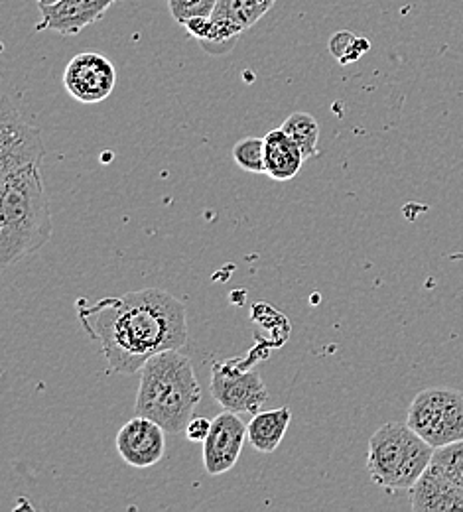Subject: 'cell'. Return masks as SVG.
I'll return each mask as SVG.
<instances>
[{
	"mask_svg": "<svg viewBox=\"0 0 463 512\" xmlns=\"http://www.w3.org/2000/svg\"><path fill=\"white\" fill-rule=\"evenodd\" d=\"M77 318L95 339L109 373L134 375L154 355L188 341L186 308L166 290L148 288L99 302H77Z\"/></svg>",
	"mask_w": 463,
	"mask_h": 512,
	"instance_id": "obj_1",
	"label": "cell"
},
{
	"mask_svg": "<svg viewBox=\"0 0 463 512\" xmlns=\"http://www.w3.org/2000/svg\"><path fill=\"white\" fill-rule=\"evenodd\" d=\"M52 211L38 166L0 178V264L2 268L38 253L52 239Z\"/></svg>",
	"mask_w": 463,
	"mask_h": 512,
	"instance_id": "obj_2",
	"label": "cell"
},
{
	"mask_svg": "<svg viewBox=\"0 0 463 512\" xmlns=\"http://www.w3.org/2000/svg\"><path fill=\"white\" fill-rule=\"evenodd\" d=\"M201 402L194 365L180 349L148 359L140 369L134 414L158 422L168 434H182Z\"/></svg>",
	"mask_w": 463,
	"mask_h": 512,
	"instance_id": "obj_3",
	"label": "cell"
},
{
	"mask_svg": "<svg viewBox=\"0 0 463 512\" xmlns=\"http://www.w3.org/2000/svg\"><path fill=\"white\" fill-rule=\"evenodd\" d=\"M434 451L408 424L389 422L369 440V477L387 491H410L430 467Z\"/></svg>",
	"mask_w": 463,
	"mask_h": 512,
	"instance_id": "obj_4",
	"label": "cell"
},
{
	"mask_svg": "<svg viewBox=\"0 0 463 512\" xmlns=\"http://www.w3.org/2000/svg\"><path fill=\"white\" fill-rule=\"evenodd\" d=\"M406 424L432 448L463 440V392L426 388L414 396Z\"/></svg>",
	"mask_w": 463,
	"mask_h": 512,
	"instance_id": "obj_5",
	"label": "cell"
},
{
	"mask_svg": "<svg viewBox=\"0 0 463 512\" xmlns=\"http://www.w3.org/2000/svg\"><path fill=\"white\" fill-rule=\"evenodd\" d=\"M209 390L215 402L235 414H257L268 402V388L261 373L243 361L215 363Z\"/></svg>",
	"mask_w": 463,
	"mask_h": 512,
	"instance_id": "obj_6",
	"label": "cell"
},
{
	"mask_svg": "<svg viewBox=\"0 0 463 512\" xmlns=\"http://www.w3.org/2000/svg\"><path fill=\"white\" fill-rule=\"evenodd\" d=\"M44 158L46 146L40 128L4 97L0 111V178L30 166L42 168Z\"/></svg>",
	"mask_w": 463,
	"mask_h": 512,
	"instance_id": "obj_7",
	"label": "cell"
},
{
	"mask_svg": "<svg viewBox=\"0 0 463 512\" xmlns=\"http://www.w3.org/2000/svg\"><path fill=\"white\" fill-rule=\"evenodd\" d=\"M276 0H217L211 30L199 46L211 56L229 54L241 36L251 30Z\"/></svg>",
	"mask_w": 463,
	"mask_h": 512,
	"instance_id": "obj_8",
	"label": "cell"
},
{
	"mask_svg": "<svg viewBox=\"0 0 463 512\" xmlns=\"http://www.w3.org/2000/svg\"><path fill=\"white\" fill-rule=\"evenodd\" d=\"M62 83L67 93L83 105H95L111 97L117 85V69L113 62L95 52H83L71 58Z\"/></svg>",
	"mask_w": 463,
	"mask_h": 512,
	"instance_id": "obj_9",
	"label": "cell"
},
{
	"mask_svg": "<svg viewBox=\"0 0 463 512\" xmlns=\"http://www.w3.org/2000/svg\"><path fill=\"white\" fill-rule=\"evenodd\" d=\"M249 440L247 424L239 414L225 410L211 420V430L203 442V467L207 475H223L231 471Z\"/></svg>",
	"mask_w": 463,
	"mask_h": 512,
	"instance_id": "obj_10",
	"label": "cell"
},
{
	"mask_svg": "<svg viewBox=\"0 0 463 512\" xmlns=\"http://www.w3.org/2000/svg\"><path fill=\"white\" fill-rule=\"evenodd\" d=\"M166 430L146 418V416H136L129 420L117 434V451L121 459L136 467V469H148L162 461L166 453Z\"/></svg>",
	"mask_w": 463,
	"mask_h": 512,
	"instance_id": "obj_11",
	"label": "cell"
},
{
	"mask_svg": "<svg viewBox=\"0 0 463 512\" xmlns=\"http://www.w3.org/2000/svg\"><path fill=\"white\" fill-rule=\"evenodd\" d=\"M119 0H60L52 6L40 8L42 20L36 30H52L62 36H77L87 26L99 22L105 12Z\"/></svg>",
	"mask_w": 463,
	"mask_h": 512,
	"instance_id": "obj_12",
	"label": "cell"
},
{
	"mask_svg": "<svg viewBox=\"0 0 463 512\" xmlns=\"http://www.w3.org/2000/svg\"><path fill=\"white\" fill-rule=\"evenodd\" d=\"M410 507L414 512L463 511V491L430 463L410 489Z\"/></svg>",
	"mask_w": 463,
	"mask_h": 512,
	"instance_id": "obj_13",
	"label": "cell"
},
{
	"mask_svg": "<svg viewBox=\"0 0 463 512\" xmlns=\"http://www.w3.org/2000/svg\"><path fill=\"white\" fill-rule=\"evenodd\" d=\"M304 160L300 146L282 128H274L266 134L265 168L268 178L274 182H290L300 174Z\"/></svg>",
	"mask_w": 463,
	"mask_h": 512,
	"instance_id": "obj_14",
	"label": "cell"
},
{
	"mask_svg": "<svg viewBox=\"0 0 463 512\" xmlns=\"http://www.w3.org/2000/svg\"><path fill=\"white\" fill-rule=\"evenodd\" d=\"M292 420V412L288 406L257 412L247 430H249V442L259 453H272L284 440L288 426Z\"/></svg>",
	"mask_w": 463,
	"mask_h": 512,
	"instance_id": "obj_15",
	"label": "cell"
},
{
	"mask_svg": "<svg viewBox=\"0 0 463 512\" xmlns=\"http://www.w3.org/2000/svg\"><path fill=\"white\" fill-rule=\"evenodd\" d=\"M282 130L300 146L304 158H312L318 154V140H320V127L318 121L310 113H292L284 123Z\"/></svg>",
	"mask_w": 463,
	"mask_h": 512,
	"instance_id": "obj_16",
	"label": "cell"
},
{
	"mask_svg": "<svg viewBox=\"0 0 463 512\" xmlns=\"http://www.w3.org/2000/svg\"><path fill=\"white\" fill-rule=\"evenodd\" d=\"M331 56L341 65L353 64L357 60H361L369 50L371 44L367 38H357L355 34L347 32V30H339L330 38Z\"/></svg>",
	"mask_w": 463,
	"mask_h": 512,
	"instance_id": "obj_17",
	"label": "cell"
},
{
	"mask_svg": "<svg viewBox=\"0 0 463 512\" xmlns=\"http://www.w3.org/2000/svg\"><path fill=\"white\" fill-rule=\"evenodd\" d=\"M235 164L251 174H266L265 138L247 136L233 146Z\"/></svg>",
	"mask_w": 463,
	"mask_h": 512,
	"instance_id": "obj_18",
	"label": "cell"
},
{
	"mask_svg": "<svg viewBox=\"0 0 463 512\" xmlns=\"http://www.w3.org/2000/svg\"><path fill=\"white\" fill-rule=\"evenodd\" d=\"M432 463L463 491V440L436 448Z\"/></svg>",
	"mask_w": 463,
	"mask_h": 512,
	"instance_id": "obj_19",
	"label": "cell"
},
{
	"mask_svg": "<svg viewBox=\"0 0 463 512\" xmlns=\"http://www.w3.org/2000/svg\"><path fill=\"white\" fill-rule=\"evenodd\" d=\"M217 0H168V8H170V16L178 22V24H186L192 18H211L215 12Z\"/></svg>",
	"mask_w": 463,
	"mask_h": 512,
	"instance_id": "obj_20",
	"label": "cell"
},
{
	"mask_svg": "<svg viewBox=\"0 0 463 512\" xmlns=\"http://www.w3.org/2000/svg\"><path fill=\"white\" fill-rule=\"evenodd\" d=\"M211 430V422L207 418H201V416H194L190 420V424L186 426V438L188 442H194V444H203L207 434Z\"/></svg>",
	"mask_w": 463,
	"mask_h": 512,
	"instance_id": "obj_21",
	"label": "cell"
},
{
	"mask_svg": "<svg viewBox=\"0 0 463 512\" xmlns=\"http://www.w3.org/2000/svg\"><path fill=\"white\" fill-rule=\"evenodd\" d=\"M184 28L188 30V36H192V38H196L198 42H201V40L207 38L209 30H211V18H203V16L192 18V20H188L184 24Z\"/></svg>",
	"mask_w": 463,
	"mask_h": 512,
	"instance_id": "obj_22",
	"label": "cell"
},
{
	"mask_svg": "<svg viewBox=\"0 0 463 512\" xmlns=\"http://www.w3.org/2000/svg\"><path fill=\"white\" fill-rule=\"evenodd\" d=\"M56 2H60V0H38V8H46V6H52Z\"/></svg>",
	"mask_w": 463,
	"mask_h": 512,
	"instance_id": "obj_23",
	"label": "cell"
},
{
	"mask_svg": "<svg viewBox=\"0 0 463 512\" xmlns=\"http://www.w3.org/2000/svg\"><path fill=\"white\" fill-rule=\"evenodd\" d=\"M166 2H168V0H166Z\"/></svg>",
	"mask_w": 463,
	"mask_h": 512,
	"instance_id": "obj_24",
	"label": "cell"
}]
</instances>
